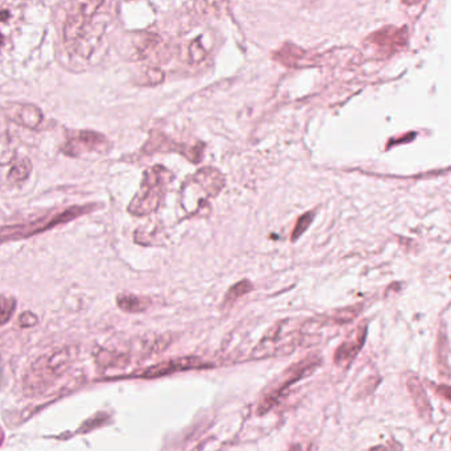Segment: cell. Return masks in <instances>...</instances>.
<instances>
[{"label": "cell", "mask_w": 451, "mask_h": 451, "mask_svg": "<svg viewBox=\"0 0 451 451\" xmlns=\"http://www.w3.org/2000/svg\"><path fill=\"white\" fill-rule=\"evenodd\" d=\"M6 115L10 121L28 130H37L44 119L40 109L28 103H10L7 106Z\"/></svg>", "instance_id": "8fae6325"}, {"label": "cell", "mask_w": 451, "mask_h": 451, "mask_svg": "<svg viewBox=\"0 0 451 451\" xmlns=\"http://www.w3.org/2000/svg\"><path fill=\"white\" fill-rule=\"evenodd\" d=\"M173 179V173L161 165L145 169L143 173L140 188L128 205L131 215L145 217L159 210Z\"/></svg>", "instance_id": "3957f363"}, {"label": "cell", "mask_w": 451, "mask_h": 451, "mask_svg": "<svg viewBox=\"0 0 451 451\" xmlns=\"http://www.w3.org/2000/svg\"><path fill=\"white\" fill-rule=\"evenodd\" d=\"M359 311L356 309H346V311H338L332 320L334 322H338V323H346V322H350L358 315Z\"/></svg>", "instance_id": "7402d4cb"}, {"label": "cell", "mask_w": 451, "mask_h": 451, "mask_svg": "<svg viewBox=\"0 0 451 451\" xmlns=\"http://www.w3.org/2000/svg\"><path fill=\"white\" fill-rule=\"evenodd\" d=\"M71 351L69 349L54 351L35 361L24 380L25 392L40 395L49 390L54 381L59 380L71 367Z\"/></svg>", "instance_id": "277c9868"}, {"label": "cell", "mask_w": 451, "mask_h": 451, "mask_svg": "<svg viewBox=\"0 0 451 451\" xmlns=\"http://www.w3.org/2000/svg\"><path fill=\"white\" fill-rule=\"evenodd\" d=\"M371 451H388L385 447H383V446H378V447H373Z\"/></svg>", "instance_id": "4316f807"}, {"label": "cell", "mask_w": 451, "mask_h": 451, "mask_svg": "<svg viewBox=\"0 0 451 451\" xmlns=\"http://www.w3.org/2000/svg\"><path fill=\"white\" fill-rule=\"evenodd\" d=\"M407 4H417V3H420L421 0H404Z\"/></svg>", "instance_id": "484cf974"}, {"label": "cell", "mask_w": 451, "mask_h": 451, "mask_svg": "<svg viewBox=\"0 0 451 451\" xmlns=\"http://www.w3.org/2000/svg\"><path fill=\"white\" fill-rule=\"evenodd\" d=\"M15 309H16L15 297L0 294V326L10 321L15 313Z\"/></svg>", "instance_id": "ac0fdd59"}, {"label": "cell", "mask_w": 451, "mask_h": 451, "mask_svg": "<svg viewBox=\"0 0 451 451\" xmlns=\"http://www.w3.org/2000/svg\"><path fill=\"white\" fill-rule=\"evenodd\" d=\"M435 391L438 395H441L442 397L451 401V387L450 385H437Z\"/></svg>", "instance_id": "cb8c5ba5"}, {"label": "cell", "mask_w": 451, "mask_h": 451, "mask_svg": "<svg viewBox=\"0 0 451 451\" xmlns=\"http://www.w3.org/2000/svg\"><path fill=\"white\" fill-rule=\"evenodd\" d=\"M30 171H32L30 161L28 159H21L16 164L12 165V168L7 174V181L11 184L23 182L30 177Z\"/></svg>", "instance_id": "2e32d148"}, {"label": "cell", "mask_w": 451, "mask_h": 451, "mask_svg": "<svg viewBox=\"0 0 451 451\" xmlns=\"http://www.w3.org/2000/svg\"><path fill=\"white\" fill-rule=\"evenodd\" d=\"M314 221V212H306L302 217L299 218V221L296 223V227L291 234V241H297L299 238L302 236V234L309 229L311 222Z\"/></svg>", "instance_id": "d6986e66"}, {"label": "cell", "mask_w": 451, "mask_h": 451, "mask_svg": "<svg viewBox=\"0 0 451 451\" xmlns=\"http://www.w3.org/2000/svg\"><path fill=\"white\" fill-rule=\"evenodd\" d=\"M39 323V318L32 311H24L19 318V326L23 329L33 327Z\"/></svg>", "instance_id": "44dd1931"}, {"label": "cell", "mask_w": 451, "mask_h": 451, "mask_svg": "<svg viewBox=\"0 0 451 451\" xmlns=\"http://www.w3.org/2000/svg\"><path fill=\"white\" fill-rule=\"evenodd\" d=\"M273 57L288 68H305L318 65V60L315 57H311L308 52L293 44H285L280 50L275 53Z\"/></svg>", "instance_id": "7c38bea8"}, {"label": "cell", "mask_w": 451, "mask_h": 451, "mask_svg": "<svg viewBox=\"0 0 451 451\" xmlns=\"http://www.w3.org/2000/svg\"><path fill=\"white\" fill-rule=\"evenodd\" d=\"M118 308L126 313H141L148 308V302L135 294H121L116 297Z\"/></svg>", "instance_id": "9a60e30c"}, {"label": "cell", "mask_w": 451, "mask_h": 451, "mask_svg": "<svg viewBox=\"0 0 451 451\" xmlns=\"http://www.w3.org/2000/svg\"><path fill=\"white\" fill-rule=\"evenodd\" d=\"M110 140L95 131H78L61 147V152L69 157H80L85 153H107L110 150Z\"/></svg>", "instance_id": "ba28073f"}, {"label": "cell", "mask_w": 451, "mask_h": 451, "mask_svg": "<svg viewBox=\"0 0 451 451\" xmlns=\"http://www.w3.org/2000/svg\"><path fill=\"white\" fill-rule=\"evenodd\" d=\"M226 185V179L223 173L212 167H205L196 172L188 181L182 185V189L194 191L196 209L194 212L203 206L211 198H215Z\"/></svg>", "instance_id": "52a82bcc"}, {"label": "cell", "mask_w": 451, "mask_h": 451, "mask_svg": "<svg viewBox=\"0 0 451 451\" xmlns=\"http://www.w3.org/2000/svg\"><path fill=\"white\" fill-rule=\"evenodd\" d=\"M288 451H315L314 450V446L313 445H302V443H297V445H293L291 449Z\"/></svg>", "instance_id": "d4e9b609"}, {"label": "cell", "mask_w": 451, "mask_h": 451, "mask_svg": "<svg viewBox=\"0 0 451 451\" xmlns=\"http://www.w3.org/2000/svg\"><path fill=\"white\" fill-rule=\"evenodd\" d=\"M107 1L109 0H73L64 27V40L71 53L88 60L100 47L110 20L103 10Z\"/></svg>", "instance_id": "6da1fadb"}, {"label": "cell", "mask_w": 451, "mask_h": 451, "mask_svg": "<svg viewBox=\"0 0 451 451\" xmlns=\"http://www.w3.org/2000/svg\"><path fill=\"white\" fill-rule=\"evenodd\" d=\"M364 339H366V329L361 327L351 337L350 339L343 342L341 346L337 349L335 355H334L335 364L339 367L349 366L351 361L355 359L358 352L361 351Z\"/></svg>", "instance_id": "4fadbf2b"}, {"label": "cell", "mask_w": 451, "mask_h": 451, "mask_svg": "<svg viewBox=\"0 0 451 451\" xmlns=\"http://www.w3.org/2000/svg\"><path fill=\"white\" fill-rule=\"evenodd\" d=\"M97 208L98 206L95 203L76 205V206H69L66 209L50 211L49 214H45L33 221L0 226V244L7 241H23L27 238H32L37 234L52 230L60 224L74 221L82 215L90 214L92 211L97 210Z\"/></svg>", "instance_id": "7a4b0ae2"}, {"label": "cell", "mask_w": 451, "mask_h": 451, "mask_svg": "<svg viewBox=\"0 0 451 451\" xmlns=\"http://www.w3.org/2000/svg\"><path fill=\"white\" fill-rule=\"evenodd\" d=\"M164 80V73L160 69L156 68H150L144 71L143 78H141V85H147V86H153V85H159Z\"/></svg>", "instance_id": "ffe728a7"}, {"label": "cell", "mask_w": 451, "mask_h": 451, "mask_svg": "<svg viewBox=\"0 0 451 451\" xmlns=\"http://www.w3.org/2000/svg\"><path fill=\"white\" fill-rule=\"evenodd\" d=\"M407 387H408L409 395H411L413 402H414V407L419 411V414L421 416L425 421H431V402H429V399H428V395H426V392L422 387L421 381L419 380L417 376L411 375L407 379Z\"/></svg>", "instance_id": "5bb4252c"}, {"label": "cell", "mask_w": 451, "mask_h": 451, "mask_svg": "<svg viewBox=\"0 0 451 451\" xmlns=\"http://www.w3.org/2000/svg\"><path fill=\"white\" fill-rule=\"evenodd\" d=\"M205 59V49L200 47V41L196 40L191 47V60L193 62H200Z\"/></svg>", "instance_id": "603a6c76"}, {"label": "cell", "mask_w": 451, "mask_h": 451, "mask_svg": "<svg viewBox=\"0 0 451 451\" xmlns=\"http://www.w3.org/2000/svg\"><path fill=\"white\" fill-rule=\"evenodd\" d=\"M303 338L302 327L297 329L291 321H281L265 332L252 351V358L264 359L288 355L297 349Z\"/></svg>", "instance_id": "5b68a950"}, {"label": "cell", "mask_w": 451, "mask_h": 451, "mask_svg": "<svg viewBox=\"0 0 451 451\" xmlns=\"http://www.w3.org/2000/svg\"><path fill=\"white\" fill-rule=\"evenodd\" d=\"M252 288L253 287H252L251 281L248 280H241L234 284L227 291V294L224 296V305H230L232 302L239 300L243 296L248 294L252 291Z\"/></svg>", "instance_id": "e0dca14e"}, {"label": "cell", "mask_w": 451, "mask_h": 451, "mask_svg": "<svg viewBox=\"0 0 451 451\" xmlns=\"http://www.w3.org/2000/svg\"><path fill=\"white\" fill-rule=\"evenodd\" d=\"M320 364H321V359L318 356L313 355V356H308L301 361L294 363L291 367H288V370L282 372V375L276 380V383H273L271 390L267 392V395L261 399L258 413L264 414V413L271 411L272 408L280 401L281 397L284 395H287V392L293 384L299 383L303 378H306L308 375H311V372L314 371Z\"/></svg>", "instance_id": "8992f818"}, {"label": "cell", "mask_w": 451, "mask_h": 451, "mask_svg": "<svg viewBox=\"0 0 451 451\" xmlns=\"http://www.w3.org/2000/svg\"><path fill=\"white\" fill-rule=\"evenodd\" d=\"M407 42V32L399 28H383L366 40V47L373 52L376 57H388L393 53L399 52L402 45Z\"/></svg>", "instance_id": "30bf717a"}, {"label": "cell", "mask_w": 451, "mask_h": 451, "mask_svg": "<svg viewBox=\"0 0 451 451\" xmlns=\"http://www.w3.org/2000/svg\"><path fill=\"white\" fill-rule=\"evenodd\" d=\"M211 367V364L202 361L197 356H182V358H174L169 361H161L155 366H150L148 368L140 372L133 373V378H141V379H156L161 376H168L172 373L177 372L191 371V370H202Z\"/></svg>", "instance_id": "9c48e42d"}]
</instances>
